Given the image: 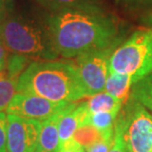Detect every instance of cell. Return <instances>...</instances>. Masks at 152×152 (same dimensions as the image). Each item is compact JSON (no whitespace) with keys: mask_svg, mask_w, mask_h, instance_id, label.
Listing matches in <instances>:
<instances>
[{"mask_svg":"<svg viewBox=\"0 0 152 152\" xmlns=\"http://www.w3.org/2000/svg\"><path fill=\"white\" fill-rule=\"evenodd\" d=\"M45 26L53 51L66 58L121 42L118 22L96 5L53 12Z\"/></svg>","mask_w":152,"mask_h":152,"instance_id":"1","label":"cell"},{"mask_svg":"<svg viewBox=\"0 0 152 152\" xmlns=\"http://www.w3.org/2000/svg\"><path fill=\"white\" fill-rule=\"evenodd\" d=\"M17 92L56 103H75L88 97L75 63L53 59L30 63L20 76Z\"/></svg>","mask_w":152,"mask_h":152,"instance_id":"2","label":"cell"},{"mask_svg":"<svg viewBox=\"0 0 152 152\" xmlns=\"http://www.w3.org/2000/svg\"><path fill=\"white\" fill-rule=\"evenodd\" d=\"M0 42L10 53L21 54L30 59L51 60L57 57L45 26L21 16L3 19L0 23Z\"/></svg>","mask_w":152,"mask_h":152,"instance_id":"3","label":"cell"},{"mask_svg":"<svg viewBox=\"0 0 152 152\" xmlns=\"http://www.w3.org/2000/svg\"><path fill=\"white\" fill-rule=\"evenodd\" d=\"M109 71L132 75L135 82L152 73V28L135 31L115 48Z\"/></svg>","mask_w":152,"mask_h":152,"instance_id":"4","label":"cell"},{"mask_svg":"<svg viewBox=\"0 0 152 152\" xmlns=\"http://www.w3.org/2000/svg\"><path fill=\"white\" fill-rule=\"evenodd\" d=\"M120 117L129 152H152V115L140 103L129 96Z\"/></svg>","mask_w":152,"mask_h":152,"instance_id":"5","label":"cell"},{"mask_svg":"<svg viewBox=\"0 0 152 152\" xmlns=\"http://www.w3.org/2000/svg\"><path fill=\"white\" fill-rule=\"evenodd\" d=\"M118 45L90 50L76 57L74 63L88 96L105 90L111 56Z\"/></svg>","mask_w":152,"mask_h":152,"instance_id":"6","label":"cell"},{"mask_svg":"<svg viewBox=\"0 0 152 152\" xmlns=\"http://www.w3.org/2000/svg\"><path fill=\"white\" fill-rule=\"evenodd\" d=\"M68 104L70 103H56L34 94L17 92L6 112L7 115L44 121L63 110Z\"/></svg>","mask_w":152,"mask_h":152,"instance_id":"7","label":"cell"},{"mask_svg":"<svg viewBox=\"0 0 152 152\" xmlns=\"http://www.w3.org/2000/svg\"><path fill=\"white\" fill-rule=\"evenodd\" d=\"M7 152H36L42 121L7 115Z\"/></svg>","mask_w":152,"mask_h":152,"instance_id":"8","label":"cell"},{"mask_svg":"<svg viewBox=\"0 0 152 152\" xmlns=\"http://www.w3.org/2000/svg\"><path fill=\"white\" fill-rule=\"evenodd\" d=\"M89 115L90 113L88 111L86 102L80 104L70 103L65 108L59 121L58 130L60 145L73 137L75 132L79 127L87 124Z\"/></svg>","mask_w":152,"mask_h":152,"instance_id":"9","label":"cell"},{"mask_svg":"<svg viewBox=\"0 0 152 152\" xmlns=\"http://www.w3.org/2000/svg\"><path fill=\"white\" fill-rule=\"evenodd\" d=\"M69 105V104H68ZM67 105V106H68ZM66 106V107H67ZM65 107V108H66ZM65 108L53 115L51 118L42 121L39 144L36 152H57L60 146L59 141V121Z\"/></svg>","mask_w":152,"mask_h":152,"instance_id":"10","label":"cell"},{"mask_svg":"<svg viewBox=\"0 0 152 152\" xmlns=\"http://www.w3.org/2000/svg\"><path fill=\"white\" fill-rule=\"evenodd\" d=\"M134 83L135 80L132 75L109 71L105 91L123 104H126L129 98L132 88Z\"/></svg>","mask_w":152,"mask_h":152,"instance_id":"11","label":"cell"},{"mask_svg":"<svg viewBox=\"0 0 152 152\" xmlns=\"http://www.w3.org/2000/svg\"><path fill=\"white\" fill-rule=\"evenodd\" d=\"M88 111L90 114L100 113V112H115L120 113L123 103L114 98L106 91H102L91 96L86 102Z\"/></svg>","mask_w":152,"mask_h":152,"instance_id":"12","label":"cell"},{"mask_svg":"<svg viewBox=\"0 0 152 152\" xmlns=\"http://www.w3.org/2000/svg\"><path fill=\"white\" fill-rule=\"evenodd\" d=\"M19 77L11 75L4 69L0 72V112H6L17 93Z\"/></svg>","mask_w":152,"mask_h":152,"instance_id":"13","label":"cell"},{"mask_svg":"<svg viewBox=\"0 0 152 152\" xmlns=\"http://www.w3.org/2000/svg\"><path fill=\"white\" fill-rule=\"evenodd\" d=\"M130 97L152 112V73L133 84Z\"/></svg>","mask_w":152,"mask_h":152,"instance_id":"14","label":"cell"},{"mask_svg":"<svg viewBox=\"0 0 152 152\" xmlns=\"http://www.w3.org/2000/svg\"><path fill=\"white\" fill-rule=\"evenodd\" d=\"M42 6L53 12L65 10V9L84 8L95 6L97 0H38Z\"/></svg>","mask_w":152,"mask_h":152,"instance_id":"15","label":"cell"},{"mask_svg":"<svg viewBox=\"0 0 152 152\" xmlns=\"http://www.w3.org/2000/svg\"><path fill=\"white\" fill-rule=\"evenodd\" d=\"M120 113L115 112H100L90 114L88 117L87 124H91L101 132L114 129V124Z\"/></svg>","mask_w":152,"mask_h":152,"instance_id":"16","label":"cell"},{"mask_svg":"<svg viewBox=\"0 0 152 152\" xmlns=\"http://www.w3.org/2000/svg\"><path fill=\"white\" fill-rule=\"evenodd\" d=\"M103 134H104V132H101L91 124H85L76 130L72 138L82 147L85 148L101 139L103 137Z\"/></svg>","mask_w":152,"mask_h":152,"instance_id":"17","label":"cell"},{"mask_svg":"<svg viewBox=\"0 0 152 152\" xmlns=\"http://www.w3.org/2000/svg\"><path fill=\"white\" fill-rule=\"evenodd\" d=\"M114 142L109 152H129L124 137V124L121 117L118 115L115 124Z\"/></svg>","mask_w":152,"mask_h":152,"instance_id":"18","label":"cell"},{"mask_svg":"<svg viewBox=\"0 0 152 152\" xmlns=\"http://www.w3.org/2000/svg\"><path fill=\"white\" fill-rule=\"evenodd\" d=\"M114 133L115 132L113 129L104 132L101 139L85 147V150L87 152H109L114 142Z\"/></svg>","mask_w":152,"mask_h":152,"instance_id":"19","label":"cell"},{"mask_svg":"<svg viewBox=\"0 0 152 152\" xmlns=\"http://www.w3.org/2000/svg\"><path fill=\"white\" fill-rule=\"evenodd\" d=\"M7 115L0 112V152H7Z\"/></svg>","mask_w":152,"mask_h":152,"instance_id":"20","label":"cell"},{"mask_svg":"<svg viewBox=\"0 0 152 152\" xmlns=\"http://www.w3.org/2000/svg\"><path fill=\"white\" fill-rule=\"evenodd\" d=\"M82 146L79 143H77L73 138L69 139L65 143L60 145L59 149L57 152H79Z\"/></svg>","mask_w":152,"mask_h":152,"instance_id":"21","label":"cell"},{"mask_svg":"<svg viewBox=\"0 0 152 152\" xmlns=\"http://www.w3.org/2000/svg\"><path fill=\"white\" fill-rule=\"evenodd\" d=\"M8 56H7V50H5V48L3 47L0 42V70H4L6 67V63H7Z\"/></svg>","mask_w":152,"mask_h":152,"instance_id":"22","label":"cell"},{"mask_svg":"<svg viewBox=\"0 0 152 152\" xmlns=\"http://www.w3.org/2000/svg\"><path fill=\"white\" fill-rule=\"evenodd\" d=\"M141 23L143 24L146 28H152V11L148 12V13L142 16Z\"/></svg>","mask_w":152,"mask_h":152,"instance_id":"23","label":"cell"},{"mask_svg":"<svg viewBox=\"0 0 152 152\" xmlns=\"http://www.w3.org/2000/svg\"><path fill=\"white\" fill-rule=\"evenodd\" d=\"M5 1L4 0H0V23L2 22L3 19L5 18Z\"/></svg>","mask_w":152,"mask_h":152,"instance_id":"24","label":"cell"},{"mask_svg":"<svg viewBox=\"0 0 152 152\" xmlns=\"http://www.w3.org/2000/svg\"><path fill=\"white\" fill-rule=\"evenodd\" d=\"M79 152H87V151L85 150V148H84V147H81V148H80V150H79Z\"/></svg>","mask_w":152,"mask_h":152,"instance_id":"25","label":"cell"},{"mask_svg":"<svg viewBox=\"0 0 152 152\" xmlns=\"http://www.w3.org/2000/svg\"><path fill=\"white\" fill-rule=\"evenodd\" d=\"M126 1H139V0H126Z\"/></svg>","mask_w":152,"mask_h":152,"instance_id":"26","label":"cell"},{"mask_svg":"<svg viewBox=\"0 0 152 152\" xmlns=\"http://www.w3.org/2000/svg\"><path fill=\"white\" fill-rule=\"evenodd\" d=\"M0 72H1V70H0Z\"/></svg>","mask_w":152,"mask_h":152,"instance_id":"27","label":"cell"}]
</instances>
